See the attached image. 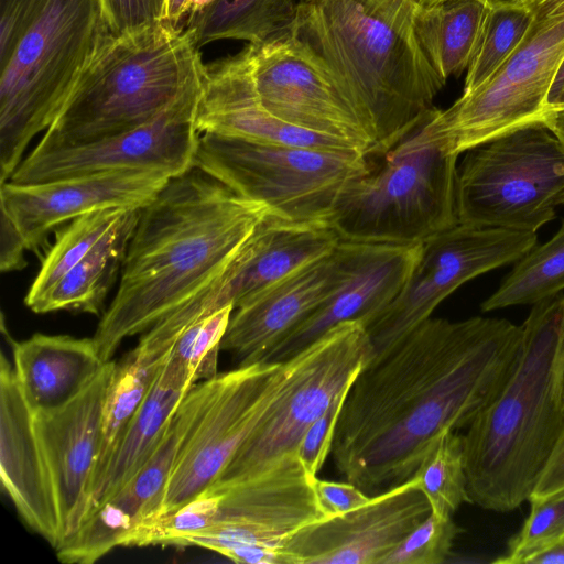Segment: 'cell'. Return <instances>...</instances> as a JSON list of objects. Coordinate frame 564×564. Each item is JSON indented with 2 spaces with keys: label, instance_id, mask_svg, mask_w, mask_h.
<instances>
[{
  "label": "cell",
  "instance_id": "cell-1",
  "mask_svg": "<svg viewBox=\"0 0 564 564\" xmlns=\"http://www.w3.org/2000/svg\"><path fill=\"white\" fill-rule=\"evenodd\" d=\"M521 340L522 326L502 318L424 321L350 386L330 452L336 469L367 495L408 480L436 436L467 427L494 400Z\"/></svg>",
  "mask_w": 564,
  "mask_h": 564
},
{
  "label": "cell",
  "instance_id": "cell-2",
  "mask_svg": "<svg viewBox=\"0 0 564 564\" xmlns=\"http://www.w3.org/2000/svg\"><path fill=\"white\" fill-rule=\"evenodd\" d=\"M194 166L142 208L117 293L93 336L104 362L213 282L269 214Z\"/></svg>",
  "mask_w": 564,
  "mask_h": 564
},
{
  "label": "cell",
  "instance_id": "cell-3",
  "mask_svg": "<svg viewBox=\"0 0 564 564\" xmlns=\"http://www.w3.org/2000/svg\"><path fill=\"white\" fill-rule=\"evenodd\" d=\"M412 0H310L295 30L324 61L382 156L434 108L446 84L423 53Z\"/></svg>",
  "mask_w": 564,
  "mask_h": 564
},
{
  "label": "cell",
  "instance_id": "cell-4",
  "mask_svg": "<svg viewBox=\"0 0 564 564\" xmlns=\"http://www.w3.org/2000/svg\"><path fill=\"white\" fill-rule=\"evenodd\" d=\"M517 361L463 435L470 503L508 512L529 500L564 429V295L535 304Z\"/></svg>",
  "mask_w": 564,
  "mask_h": 564
},
{
  "label": "cell",
  "instance_id": "cell-5",
  "mask_svg": "<svg viewBox=\"0 0 564 564\" xmlns=\"http://www.w3.org/2000/svg\"><path fill=\"white\" fill-rule=\"evenodd\" d=\"M204 65L186 29L166 20L109 33L33 151L79 145L150 121L200 78Z\"/></svg>",
  "mask_w": 564,
  "mask_h": 564
},
{
  "label": "cell",
  "instance_id": "cell-6",
  "mask_svg": "<svg viewBox=\"0 0 564 564\" xmlns=\"http://www.w3.org/2000/svg\"><path fill=\"white\" fill-rule=\"evenodd\" d=\"M433 108L338 199L330 224L345 241L422 243L458 224L457 158Z\"/></svg>",
  "mask_w": 564,
  "mask_h": 564
},
{
  "label": "cell",
  "instance_id": "cell-7",
  "mask_svg": "<svg viewBox=\"0 0 564 564\" xmlns=\"http://www.w3.org/2000/svg\"><path fill=\"white\" fill-rule=\"evenodd\" d=\"M109 34L99 0H43L0 64V181L46 130Z\"/></svg>",
  "mask_w": 564,
  "mask_h": 564
},
{
  "label": "cell",
  "instance_id": "cell-8",
  "mask_svg": "<svg viewBox=\"0 0 564 564\" xmlns=\"http://www.w3.org/2000/svg\"><path fill=\"white\" fill-rule=\"evenodd\" d=\"M195 166L291 221H329L345 189L370 167L356 149H319L200 133Z\"/></svg>",
  "mask_w": 564,
  "mask_h": 564
},
{
  "label": "cell",
  "instance_id": "cell-9",
  "mask_svg": "<svg viewBox=\"0 0 564 564\" xmlns=\"http://www.w3.org/2000/svg\"><path fill=\"white\" fill-rule=\"evenodd\" d=\"M456 204L458 223L536 232L564 205V144L535 121L467 150Z\"/></svg>",
  "mask_w": 564,
  "mask_h": 564
},
{
  "label": "cell",
  "instance_id": "cell-10",
  "mask_svg": "<svg viewBox=\"0 0 564 564\" xmlns=\"http://www.w3.org/2000/svg\"><path fill=\"white\" fill-rule=\"evenodd\" d=\"M373 357L364 324L347 321L289 358L290 371L281 392L208 489L219 491L239 484L295 452L307 427L337 395L349 390Z\"/></svg>",
  "mask_w": 564,
  "mask_h": 564
},
{
  "label": "cell",
  "instance_id": "cell-11",
  "mask_svg": "<svg viewBox=\"0 0 564 564\" xmlns=\"http://www.w3.org/2000/svg\"><path fill=\"white\" fill-rule=\"evenodd\" d=\"M531 22L514 52L482 85L447 109L435 123L448 150L459 155L524 124L544 121L564 62V0H528Z\"/></svg>",
  "mask_w": 564,
  "mask_h": 564
},
{
  "label": "cell",
  "instance_id": "cell-12",
  "mask_svg": "<svg viewBox=\"0 0 564 564\" xmlns=\"http://www.w3.org/2000/svg\"><path fill=\"white\" fill-rule=\"evenodd\" d=\"M295 452L259 474L219 490L213 525L185 539L183 546L212 550L246 564H284L288 546L304 530L329 518L314 481ZM215 491V490H214Z\"/></svg>",
  "mask_w": 564,
  "mask_h": 564
},
{
  "label": "cell",
  "instance_id": "cell-13",
  "mask_svg": "<svg viewBox=\"0 0 564 564\" xmlns=\"http://www.w3.org/2000/svg\"><path fill=\"white\" fill-rule=\"evenodd\" d=\"M536 232L458 223L422 242L419 259L393 301L366 327L375 357L388 352L465 282L517 262Z\"/></svg>",
  "mask_w": 564,
  "mask_h": 564
},
{
  "label": "cell",
  "instance_id": "cell-14",
  "mask_svg": "<svg viewBox=\"0 0 564 564\" xmlns=\"http://www.w3.org/2000/svg\"><path fill=\"white\" fill-rule=\"evenodd\" d=\"M289 371L286 359L240 365L216 376L213 397L180 448L159 516L216 481L281 392Z\"/></svg>",
  "mask_w": 564,
  "mask_h": 564
},
{
  "label": "cell",
  "instance_id": "cell-15",
  "mask_svg": "<svg viewBox=\"0 0 564 564\" xmlns=\"http://www.w3.org/2000/svg\"><path fill=\"white\" fill-rule=\"evenodd\" d=\"M260 104L275 117L348 141L367 156L370 141L324 61L293 30L235 54Z\"/></svg>",
  "mask_w": 564,
  "mask_h": 564
},
{
  "label": "cell",
  "instance_id": "cell-16",
  "mask_svg": "<svg viewBox=\"0 0 564 564\" xmlns=\"http://www.w3.org/2000/svg\"><path fill=\"white\" fill-rule=\"evenodd\" d=\"M200 88L202 76L156 117L134 129L79 145L32 151L9 181L30 184L131 170L158 171L171 177L183 174L195 166Z\"/></svg>",
  "mask_w": 564,
  "mask_h": 564
},
{
  "label": "cell",
  "instance_id": "cell-17",
  "mask_svg": "<svg viewBox=\"0 0 564 564\" xmlns=\"http://www.w3.org/2000/svg\"><path fill=\"white\" fill-rule=\"evenodd\" d=\"M215 377L195 383L181 401L151 458L115 496L99 506L56 551L66 564H93L118 546L142 522L160 514L166 485L182 444L209 403Z\"/></svg>",
  "mask_w": 564,
  "mask_h": 564
},
{
  "label": "cell",
  "instance_id": "cell-18",
  "mask_svg": "<svg viewBox=\"0 0 564 564\" xmlns=\"http://www.w3.org/2000/svg\"><path fill=\"white\" fill-rule=\"evenodd\" d=\"M116 362L107 361L86 388L67 403L33 412L57 501L59 545L79 530L88 516L104 403Z\"/></svg>",
  "mask_w": 564,
  "mask_h": 564
},
{
  "label": "cell",
  "instance_id": "cell-19",
  "mask_svg": "<svg viewBox=\"0 0 564 564\" xmlns=\"http://www.w3.org/2000/svg\"><path fill=\"white\" fill-rule=\"evenodd\" d=\"M170 178L158 171L131 170L30 184L7 181L0 186V206L28 249L36 250L51 230L85 214L106 208H143Z\"/></svg>",
  "mask_w": 564,
  "mask_h": 564
},
{
  "label": "cell",
  "instance_id": "cell-20",
  "mask_svg": "<svg viewBox=\"0 0 564 564\" xmlns=\"http://www.w3.org/2000/svg\"><path fill=\"white\" fill-rule=\"evenodd\" d=\"M430 512L412 476L364 506L304 530L288 546L284 564H381Z\"/></svg>",
  "mask_w": 564,
  "mask_h": 564
},
{
  "label": "cell",
  "instance_id": "cell-21",
  "mask_svg": "<svg viewBox=\"0 0 564 564\" xmlns=\"http://www.w3.org/2000/svg\"><path fill=\"white\" fill-rule=\"evenodd\" d=\"M340 243L345 256L341 281L263 361H284L343 322L358 321L367 327L402 290L422 248V243Z\"/></svg>",
  "mask_w": 564,
  "mask_h": 564
},
{
  "label": "cell",
  "instance_id": "cell-22",
  "mask_svg": "<svg viewBox=\"0 0 564 564\" xmlns=\"http://www.w3.org/2000/svg\"><path fill=\"white\" fill-rule=\"evenodd\" d=\"M344 272L339 242L330 254L303 265L235 308L221 350L234 354L239 366L263 361L332 293Z\"/></svg>",
  "mask_w": 564,
  "mask_h": 564
},
{
  "label": "cell",
  "instance_id": "cell-23",
  "mask_svg": "<svg viewBox=\"0 0 564 564\" xmlns=\"http://www.w3.org/2000/svg\"><path fill=\"white\" fill-rule=\"evenodd\" d=\"M0 478L22 520L56 550L61 527L54 486L33 412L4 355L0 367Z\"/></svg>",
  "mask_w": 564,
  "mask_h": 564
},
{
  "label": "cell",
  "instance_id": "cell-24",
  "mask_svg": "<svg viewBox=\"0 0 564 564\" xmlns=\"http://www.w3.org/2000/svg\"><path fill=\"white\" fill-rule=\"evenodd\" d=\"M340 240L329 221H291L270 213L207 292L218 308H237L295 270L330 254Z\"/></svg>",
  "mask_w": 564,
  "mask_h": 564
},
{
  "label": "cell",
  "instance_id": "cell-25",
  "mask_svg": "<svg viewBox=\"0 0 564 564\" xmlns=\"http://www.w3.org/2000/svg\"><path fill=\"white\" fill-rule=\"evenodd\" d=\"M196 127L200 133L254 142L359 150L346 140L291 124L269 112L257 99L235 55L204 65Z\"/></svg>",
  "mask_w": 564,
  "mask_h": 564
},
{
  "label": "cell",
  "instance_id": "cell-26",
  "mask_svg": "<svg viewBox=\"0 0 564 564\" xmlns=\"http://www.w3.org/2000/svg\"><path fill=\"white\" fill-rule=\"evenodd\" d=\"M13 370L32 412L62 406L106 364L94 338L34 334L12 344Z\"/></svg>",
  "mask_w": 564,
  "mask_h": 564
},
{
  "label": "cell",
  "instance_id": "cell-27",
  "mask_svg": "<svg viewBox=\"0 0 564 564\" xmlns=\"http://www.w3.org/2000/svg\"><path fill=\"white\" fill-rule=\"evenodd\" d=\"M191 388L166 379L160 371L104 471L93 485L87 519L99 506L121 490L151 458Z\"/></svg>",
  "mask_w": 564,
  "mask_h": 564
},
{
  "label": "cell",
  "instance_id": "cell-28",
  "mask_svg": "<svg viewBox=\"0 0 564 564\" xmlns=\"http://www.w3.org/2000/svg\"><path fill=\"white\" fill-rule=\"evenodd\" d=\"M142 208H129L122 219L46 294L35 313L76 311L98 315L116 278Z\"/></svg>",
  "mask_w": 564,
  "mask_h": 564
},
{
  "label": "cell",
  "instance_id": "cell-29",
  "mask_svg": "<svg viewBox=\"0 0 564 564\" xmlns=\"http://www.w3.org/2000/svg\"><path fill=\"white\" fill-rule=\"evenodd\" d=\"M490 6L489 0H442L414 7L416 39L443 82L467 69Z\"/></svg>",
  "mask_w": 564,
  "mask_h": 564
},
{
  "label": "cell",
  "instance_id": "cell-30",
  "mask_svg": "<svg viewBox=\"0 0 564 564\" xmlns=\"http://www.w3.org/2000/svg\"><path fill=\"white\" fill-rule=\"evenodd\" d=\"M304 0H212L189 13L186 31L198 48L218 40L258 44L295 30Z\"/></svg>",
  "mask_w": 564,
  "mask_h": 564
},
{
  "label": "cell",
  "instance_id": "cell-31",
  "mask_svg": "<svg viewBox=\"0 0 564 564\" xmlns=\"http://www.w3.org/2000/svg\"><path fill=\"white\" fill-rule=\"evenodd\" d=\"M164 362L149 361L132 350L116 362L104 403L100 446L93 485L147 399Z\"/></svg>",
  "mask_w": 564,
  "mask_h": 564
},
{
  "label": "cell",
  "instance_id": "cell-32",
  "mask_svg": "<svg viewBox=\"0 0 564 564\" xmlns=\"http://www.w3.org/2000/svg\"><path fill=\"white\" fill-rule=\"evenodd\" d=\"M564 290V220L545 243L534 246L519 259L499 288L480 308L490 312L516 305L535 304Z\"/></svg>",
  "mask_w": 564,
  "mask_h": 564
},
{
  "label": "cell",
  "instance_id": "cell-33",
  "mask_svg": "<svg viewBox=\"0 0 564 564\" xmlns=\"http://www.w3.org/2000/svg\"><path fill=\"white\" fill-rule=\"evenodd\" d=\"M132 208V207H130ZM134 208V207H133ZM129 208H106L85 214L65 227L42 261L26 296L34 312L51 289L122 219Z\"/></svg>",
  "mask_w": 564,
  "mask_h": 564
},
{
  "label": "cell",
  "instance_id": "cell-34",
  "mask_svg": "<svg viewBox=\"0 0 564 564\" xmlns=\"http://www.w3.org/2000/svg\"><path fill=\"white\" fill-rule=\"evenodd\" d=\"M412 476L416 477L431 512L438 517H453L462 503H470L463 435L448 430L436 436Z\"/></svg>",
  "mask_w": 564,
  "mask_h": 564
},
{
  "label": "cell",
  "instance_id": "cell-35",
  "mask_svg": "<svg viewBox=\"0 0 564 564\" xmlns=\"http://www.w3.org/2000/svg\"><path fill=\"white\" fill-rule=\"evenodd\" d=\"M531 22L528 0L492 3L482 31L466 69L463 93H469L487 82L522 41Z\"/></svg>",
  "mask_w": 564,
  "mask_h": 564
},
{
  "label": "cell",
  "instance_id": "cell-36",
  "mask_svg": "<svg viewBox=\"0 0 564 564\" xmlns=\"http://www.w3.org/2000/svg\"><path fill=\"white\" fill-rule=\"evenodd\" d=\"M234 310L228 305L191 324L172 346L163 371L186 386L216 377L221 340Z\"/></svg>",
  "mask_w": 564,
  "mask_h": 564
},
{
  "label": "cell",
  "instance_id": "cell-37",
  "mask_svg": "<svg viewBox=\"0 0 564 564\" xmlns=\"http://www.w3.org/2000/svg\"><path fill=\"white\" fill-rule=\"evenodd\" d=\"M221 498V491L207 489L178 509L140 523L124 546H183L186 538L215 523Z\"/></svg>",
  "mask_w": 564,
  "mask_h": 564
},
{
  "label": "cell",
  "instance_id": "cell-38",
  "mask_svg": "<svg viewBox=\"0 0 564 564\" xmlns=\"http://www.w3.org/2000/svg\"><path fill=\"white\" fill-rule=\"evenodd\" d=\"M529 502L531 510L522 528L509 541L505 555L494 563L525 564L532 555L564 536V492Z\"/></svg>",
  "mask_w": 564,
  "mask_h": 564
},
{
  "label": "cell",
  "instance_id": "cell-39",
  "mask_svg": "<svg viewBox=\"0 0 564 564\" xmlns=\"http://www.w3.org/2000/svg\"><path fill=\"white\" fill-rule=\"evenodd\" d=\"M462 529L452 517L433 512L414 528L382 561L381 564H441L451 555Z\"/></svg>",
  "mask_w": 564,
  "mask_h": 564
},
{
  "label": "cell",
  "instance_id": "cell-40",
  "mask_svg": "<svg viewBox=\"0 0 564 564\" xmlns=\"http://www.w3.org/2000/svg\"><path fill=\"white\" fill-rule=\"evenodd\" d=\"M348 390L337 395L328 409L302 435L295 453L304 469L316 476L332 452L337 422Z\"/></svg>",
  "mask_w": 564,
  "mask_h": 564
},
{
  "label": "cell",
  "instance_id": "cell-41",
  "mask_svg": "<svg viewBox=\"0 0 564 564\" xmlns=\"http://www.w3.org/2000/svg\"><path fill=\"white\" fill-rule=\"evenodd\" d=\"M109 33L139 31L165 18L167 0H99Z\"/></svg>",
  "mask_w": 564,
  "mask_h": 564
},
{
  "label": "cell",
  "instance_id": "cell-42",
  "mask_svg": "<svg viewBox=\"0 0 564 564\" xmlns=\"http://www.w3.org/2000/svg\"><path fill=\"white\" fill-rule=\"evenodd\" d=\"M43 0H0V64L11 55Z\"/></svg>",
  "mask_w": 564,
  "mask_h": 564
},
{
  "label": "cell",
  "instance_id": "cell-43",
  "mask_svg": "<svg viewBox=\"0 0 564 564\" xmlns=\"http://www.w3.org/2000/svg\"><path fill=\"white\" fill-rule=\"evenodd\" d=\"M319 503L329 518H335L364 506L371 496L351 482L314 481Z\"/></svg>",
  "mask_w": 564,
  "mask_h": 564
},
{
  "label": "cell",
  "instance_id": "cell-44",
  "mask_svg": "<svg viewBox=\"0 0 564 564\" xmlns=\"http://www.w3.org/2000/svg\"><path fill=\"white\" fill-rule=\"evenodd\" d=\"M564 492V429L530 497L544 499Z\"/></svg>",
  "mask_w": 564,
  "mask_h": 564
},
{
  "label": "cell",
  "instance_id": "cell-45",
  "mask_svg": "<svg viewBox=\"0 0 564 564\" xmlns=\"http://www.w3.org/2000/svg\"><path fill=\"white\" fill-rule=\"evenodd\" d=\"M0 223V269L2 272L21 270L26 265L24 260V250H26L28 247L14 224L2 212Z\"/></svg>",
  "mask_w": 564,
  "mask_h": 564
},
{
  "label": "cell",
  "instance_id": "cell-46",
  "mask_svg": "<svg viewBox=\"0 0 564 564\" xmlns=\"http://www.w3.org/2000/svg\"><path fill=\"white\" fill-rule=\"evenodd\" d=\"M525 564H564V536L532 555Z\"/></svg>",
  "mask_w": 564,
  "mask_h": 564
},
{
  "label": "cell",
  "instance_id": "cell-47",
  "mask_svg": "<svg viewBox=\"0 0 564 564\" xmlns=\"http://www.w3.org/2000/svg\"><path fill=\"white\" fill-rule=\"evenodd\" d=\"M191 0H167L165 18L175 26H181L185 15L189 14Z\"/></svg>",
  "mask_w": 564,
  "mask_h": 564
},
{
  "label": "cell",
  "instance_id": "cell-48",
  "mask_svg": "<svg viewBox=\"0 0 564 564\" xmlns=\"http://www.w3.org/2000/svg\"><path fill=\"white\" fill-rule=\"evenodd\" d=\"M544 122L564 144V107L549 109Z\"/></svg>",
  "mask_w": 564,
  "mask_h": 564
},
{
  "label": "cell",
  "instance_id": "cell-49",
  "mask_svg": "<svg viewBox=\"0 0 564 564\" xmlns=\"http://www.w3.org/2000/svg\"><path fill=\"white\" fill-rule=\"evenodd\" d=\"M564 107V83L550 95L547 108L549 109H556V108H563Z\"/></svg>",
  "mask_w": 564,
  "mask_h": 564
},
{
  "label": "cell",
  "instance_id": "cell-50",
  "mask_svg": "<svg viewBox=\"0 0 564 564\" xmlns=\"http://www.w3.org/2000/svg\"><path fill=\"white\" fill-rule=\"evenodd\" d=\"M563 83H564V62H563V64H562V66H561V69H560V72H558V75H557V77H556V79H555V83H554V85H553V88H552L551 94H552V93H554V91H555V90H556V89H557V88H558ZM551 94H550V95H551ZM547 102H549V101H547Z\"/></svg>",
  "mask_w": 564,
  "mask_h": 564
},
{
  "label": "cell",
  "instance_id": "cell-51",
  "mask_svg": "<svg viewBox=\"0 0 564 564\" xmlns=\"http://www.w3.org/2000/svg\"><path fill=\"white\" fill-rule=\"evenodd\" d=\"M416 6H430L442 0H412Z\"/></svg>",
  "mask_w": 564,
  "mask_h": 564
},
{
  "label": "cell",
  "instance_id": "cell-52",
  "mask_svg": "<svg viewBox=\"0 0 564 564\" xmlns=\"http://www.w3.org/2000/svg\"><path fill=\"white\" fill-rule=\"evenodd\" d=\"M492 3L502 2V1H509V0H489Z\"/></svg>",
  "mask_w": 564,
  "mask_h": 564
},
{
  "label": "cell",
  "instance_id": "cell-53",
  "mask_svg": "<svg viewBox=\"0 0 564 564\" xmlns=\"http://www.w3.org/2000/svg\"><path fill=\"white\" fill-rule=\"evenodd\" d=\"M306 1H310V0H304V2H306Z\"/></svg>",
  "mask_w": 564,
  "mask_h": 564
}]
</instances>
